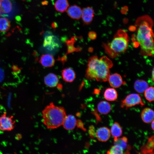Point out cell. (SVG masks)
Returning a JSON list of instances; mask_svg holds the SVG:
<instances>
[{
  "mask_svg": "<svg viewBox=\"0 0 154 154\" xmlns=\"http://www.w3.org/2000/svg\"><path fill=\"white\" fill-rule=\"evenodd\" d=\"M113 65L112 61L106 56L100 58L96 56H91L88 60L85 77L88 80L107 81L110 75V69Z\"/></svg>",
  "mask_w": 154,
  "mask_h": 154,
  "instance_id": "cell-1",
  "label": "cell"
},
{
  "mask_svg": "<svg viewBox=\"0 0 154 154\" xmlns=\"http://www.w3.org/2000/svg\"><path fill=\"white\" fill-rule=\"evenodd\" d=\"M12 9V5L10 0H0V10L3 13H10Z\"/></svg>",
  "mask_w": 154,
  "mask_h": 154,
  "instance_id": "cell-20",
  "label": "cell"
},
{
  "mask_svg": "<svg viewBox=\"0 0 154 154\" xmlns=\"http://www.w3.org/2000/svg\"><path fill=\"white\" fill-rule=\"evenodd\" d=\"M151 127L153 130H154V120L151 122Z\"/></svg>",
  "mask_w": 154,
  "mask_h": 154,
  "instance_id": "cell-29",
  "label": "cell"
},
{
  "mask_svg": "<svg viewBox=\"0 0 154 154\" xmlns=\"http://www.w3.org/2000/svg\"><path fill=\"white\" fill-rule=\"evenodd\" d=\"M129 39L126 32L120 30L118 31L111 42L105 47L107 52L112 57H115L126 50Z\"/></svg>",
  "mask_w": 154,
  "mask_h": 154,
  "instance_id": "cell-4",
  "label": "cell"
},
{
  "mask_svg": "<svg viewBox=\"0 0 154 154\" xmlns=\"http://www.w3.org/2000/svg\"><path fill=\"white\" fill-rule=\"evenodd\" d=\"M123 153V150L119 146L114 145L112 146L107 151L109 154H118Z\"/></svg>",
  "mask_w": 154,
  "mask_h": 154,
  "instance_id": "cell-26",
  "label": "cell"
},
{
  "mask_svg": "<svg viewBox=\"0 0 154 154\" xmlns=\"http://www.w3.org/2000/svg\"><path fill=\"white\" fill-rule=\"evenodd\" d=\"M62 75L63 80L66 82H71L76 78V74L70 68L64 69L62 71Z\"/></svg>",
  "mask_w": 154,
  "mask_h": 154,
  "instance_id": "cell-13",
  "label": "cell"
},
{
  "mask_svg": "<svg viewBox=\"0 0 154 154\" xmlns=\"http://www.w3.org/2000/svg\"><path fill=\"white\" fill-rule=\"evenodd\" d=\"M141 117L143 121L147 123L151 122L154 120V112L150 108H146L142 111Z\"/></svg>",
  "mask_w": 154,
  "mask_h": 154,
  "instance_id": "cell-15",
  "label": "cell"
},
{
  "mask_svg": "<svg viewBox=\"0 0 154 154\" xmlns=\"http://www.w3.org/2000/svg\"><path fill=\"white\" fill-rule=\"evenodd\" d=\"M137 105H140L142 106L144 104L139 94H131L127 95L122 101L121 106L127 108Z\"/></svg>",
  "mask_w": 154,
  "mask_h": 154,
  "instance_id": "cell-5",
  "label": "cell"
},
{
  "mask_svg": "<svg viewBox=\"0 0 154 154\" xmlns=\"http://www.w3.org/2000/svg\"><path fill=\"white\" fill-rule=\"evenodd\" d=\"M149 17L143 20L138 29L136 40L141 48L140 53L143 56H153V34L152 22Z\"/></svg>",
  "mask_w": 154,
  "mask_h": 154,
  "instance_id": "cell-2",
  "label": "cell"
},
{
  "mask_svg": "<svg viewBox=\"0 0 154 154\" xmlns=\"http://www.w3.org/2000/svg\"><path fill=\"white\" fill-rule=\"evenodd\" d=\"M98 112L101 114H106L111 110V106L109 102L106 101L100 102L97 106Z\"/></svg>",
  "mask_w": 154,
  "mask_h": 154,
  "instance_id": "cell-19",
  "label": "cell"
},
{
  "mask_svg": "<svg viewBox=\"0 0 154 154\" xmlns=\"http://www.w3.org/2000/svg\"><path fill=\"white\" fill-rule=\"evenodd\" d=\"M104 98L108 101H114L117 98V92L113 88H108L104 92Z\"/></svg>",
  "mask_w": 154,
  "mask_h": 154,
  "instance_id": "cell-21",
  "label": "cell"
},
{
  "mask_svg": "<svg viewBox=\"0 0 154 154\" xmlns=\"http://www.w3.org/2000/svg\"><path fill=\"white\" fill-rule=\"evenodd\" d=\"M128 140L127 137H123L121 138L115 137L114 139V145L121 147L123 150L127 147Z\"/></svg>",
  "mask_w": 154,
  "mask_h": 154,
  "instance_id": "cell-23",
  "label": "cell"
},
{
  "mask_svg": "<svg viewBox=\"0 0 154 154\" xmlns=\"http://www.w3.org/2000/svg\"><path fill=\"white\" fill-rule=\"evenodd\" d=\"M10 27V23L6 18H0V31L5 32L8 31Z\"/></svg>",
  "mask_w": 154,
  "mask_h": 154,
  "instance_id": "cell-24",
  "label": "cell"
},
{
  "mask_svg": "<svg viewBox=\"0 0 154 154\" xmlns=\"http://www.w3.org/2000/svg\"><path fill=\"white\" fill-rule=\"evenodd\" d=\"M77 124V121L75 116L72 115H70L66 116L62 125L65 129L69 130L73 129Z\"/></svg>",
  "mask_w": 154,
  "mask_h": 154,
  "instance_id": "cell-10",
  "label": "cell"
},
{
  "mask_svg": "<svg viewBox=\"0 0 154 154\" xmlns=\"http://www.w3.org/2000/svg\"><path fill=\"white\" fill-rule=\"evenodd\" d=\"M108 80L111 86L113 88H119L123 84L121 76L117 73L110 75Z\"/></svg>",
  "mask_w": 154,
  "mask_h": 154,
  "instance_id": "cell-11",
  "label": "cell"
},
{
  "mask_svg": "<svg viewBox=\"0 0 154 154\" xmlns=\"http://www.w3.org/2000/svg\"><path fill=\"white\" fill-rule=\"evenodd\" d=\"M59 81L57 76L53 73L48 74L45 76L44 79L45 84L50 88L56 86L58 84Z\"/></svg>",
  "mask_w": 154,
  "mask_h": 154,
  "instance_id": "cell-12",
  "label": "cell"
},
{
  "mask_svg": "<svg viewBox=\"0 0 154 154\" xmlns=\"http://www.w3.org/2000/svg\"><path fill=\"white\" fill-rule=\"evenodd\" d=\"M154 87L152 86L150 87L144 92L145 97L147 100L149 102L154 100Z\"/></svg>",
  "mask_w": 154,
  "mask_h": 154,
  "instance_id": "cell-25",
  "label": "cell"
},
{
  "mask_svg": "<svg viewBox=\"0 0 154 154\" xmlns=\"http://www.w3.org/2000/svg\"></svg>",
  "mask_w": 154,
  "mask_h": 154,
  "instance_id": "cell-32",
  "label": "cell"
},
{
  "mask_svg": "<svg viewBox=\"0 0 154 154\" xmlns=\"http://www.w3.org/2000/svg\"><path fill=\"white\" fill-rule=\"evenodd\" d=\"M66 11L68 15L73 19L78 20L81 18L82 9L76 5L69 7Z\"/></svg>",
  "mask_w": 154,
  "mask_h": 154,
  "instance_id": "cell-8",
  "label": "cell"
},
{
  "mask_svg": "<svg viewBox=\"0 0 154 154\" xmlns=\"http://www.w3.org/2000/svg\"><path fill=\"white\" fill-rule=\"evenodd\" d=\"M69 6L67 0H57L54 4V7L58 12L63 13L66 11Z\"/></svg>",
  "mask_w": 154,
  "mask_h": 154,
  "instance_id": "cell-17",
  "label": "cell"
},
{
  "mask_svg": "<svg viewBox=\"0 0 154 154\" xmlns=\"http://www.w3.org/2000/svg\"><path fill=\"white\" fill-rule=\"evenodd\" d=\"M152 79L153 80H154V69H153V70L152 71Z\"/></svg>",
  "mask_w": 154,
  "mask_h": 154,
  "instance_id": "cell-30",
  "label": "cell"
},
{
  "mask_svg": "<svg viewBox=\"0 0 154 154\" xmlns=\"http://www.w3.org/2000/svg\"><path fill=\"white\" fill-rule=\"evenodd\" d=\"M39 62L44 67H51L55 63V60L53 56L49 54H45L42 55Z\"/></svg>",
  "mask_w": 154,
  "mask_h": 154,
  "instance_id": "cell-14",
  "label": "cell"
},
{
  "mask_svg": "<svg viewBox=\"0 0 154 154\" xmlns=\"http://www.w3.org/2000/svg\"><path fill=\"white\" fill-rule=\"evenodd\" d=\"M4 77V74L3 70L0 68V83L3 81Z\"/></svg>",
  "mask_w": 154,
  "mask_h": 154,
  "instance_id": "cell-28",
  "label": "cell"
},
{
  "mask_svg": "<svg viewBox=\"0 0 154 154\" xmlns=\"http://www.w3.org/2000/svg\"><path fill=\"white\" fill-rule=\"evenodd\" d=\"M88 36L91 40H94L96 38L97 35L94 31H90L88 33Z\"/></svg>",
  "mask_w": 154,
  "mask_h": 154,
  "instance_id": "cell-27",
  "label": "cell"
},
{
  "mask_svg": "<svg viewBox=\"0 0 154 154\" xmlns=\"http://www.w3.org/2000/svg\"><path fill=\"white\" fill-rule=\"evenodd\" d=\"M96 135L99 141L102 142H106L110 137V130L106 127H101L97 130Z\"/></svg>",
  "mask_w": 154,
  "mask_h": 154,
  "instance_id": "cell-9",
  "label": "cell"
},
{
  "mask_svg": "<svg viewBox=\"0 0 154 154\" xmlns=\"http://www.w3.org/2000/svg\"><path fill=\"white\" fill-rule=\"evenodd\" d=\"M134 87L137 92L142 93L144 92L147 88L148 85L145 81L143 80H138L135 82Z\"/></svg>",
  "mask_w": 154,
  "mask_h": 154,
  "instance_id": "cell-18",
  "label": "cell"
},
{
  "mask_svg": "<svg viewBox=\"0 0 154 154\" xmlns=\"http://www.w3.org/2000/svg\"><path fill=\"white\" fill-rule=\"evenodd\" d=\"M43 122L47 128L54 129L62 125L66 114L64 108L51 103L42 112Z\"/></svg>",
  "mask_w": 154,
  "mask_h": 154,
  "instance_id": "cell-3",
  "label": "cell"
},
{
  "mask_svg": "<svg viewBox=\"0 0 154 154\" xmlns=\"http://www.w3.org/2000/svg\"></svg>",
  "mask_w": 154,
  "mask_h": 154,
  "instance_id": "cell-31",
  "label": "cell"
},
{
  "mask_svg": "<svg viewBox=\"0 0 154 154\" xmlns=\"http://www.w3.org/2000/svg\"><path fill=\"white\" fill-rule=\"evenodd\" d=\"M111 134L113 137H119L122 134V128L119 124L117 122L114 123L111 126L110 130Z\"/></svg>",
  "mask_w": 154,
  "mask_h": 154,
  "instance_id": "cell-22",
  "label": "cell"
},
{
  "mask_svg": "<svg viewBox=\"0 0 154 154\" xmlns=\"http://www.w3.org/2000/svg\"><path fill=\"white\" fill-rule=\"evenodd\" d=\"M154 136L148 138L146 144L141 148V153L143 154H153Z\"/></svg>",
  "mask_w": 154,
  "mask_h": 154,
  "instance_id": "cell-16",
  "label": "cell"
},
{
  "mask_svg": "<svg viewBox=\"0 0 154 154\" xmlns=\"http://www.w3.org/2000/svg\"><path fill=\"white\" fill-rule=\"evenodd\" d=\"M82 10L81 18L83 23L85 25H88L92 21L94 16V11L90 7L84 8Z\"/></svg>",
  "mask_w": 154,
  "mask_h": 154,
  "instance_id": "cell-7",
  "label": "cell"
},
{
  "mask_svg": "<svg viewBox=\"0 0 154 154\" xmlns=\"http://www.w3.org/2000/svg\"><path fill=\"white\" fill-rule=\"evenodd\" d=\"M13 116H8L5 112L0 117V128L2 131H10L13 129L15 121Z\"/></svg>",
  "mask_w": 154,
  "mask_h": 154,
  "instance_id": "cell-6",
  "label": "cell"
}]
</instances>
